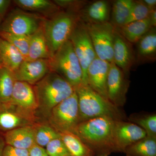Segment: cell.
Masks as SVG:
<instances>
[{
  "label": "cell",
  "mask_w": 156,
  "mask_h": 156,
  "mask_svg": "<svg viewBox=\"0 0 156 156\" xmlns=\"http://www.w3.org/2000/svg\"><path fill=\"white\" fill-rule=\"evenodd\" d=\"M77 96L80 123L99 117L125 121V112L94 91L89 85L81 84L74 88Z\"/></svg>",
  "instance_id": "2"
},
{
  "label": "cell",
  "mask_w": 156,
  "mask_h": 156,
  "mask_svg": "<svg viewBox=\"0 0 156 156\" xmlns=\"http://www.w3.org/2000/svg\"><path fill=\"white\" fill-rule=\"evenodd\" d=\"M142 1L151 11L156 10V0H143Z\"/></svg>",
  "instance_id": "37"
},
{
  "label": "cell",
  "mask_w": 156,
  "mask_h": 156,
  "mask_svg": "<svg viewBox=\"0 0 156 156\" xmlns=\"http://www.w3.org/2000/svg\"><path fill=\"white\" fill-rule=\"evenodd\" d=\"M115 120L99 117L79 123L75 134L92 151L95 156H109L115 152Z\"/></svg>",
  "instance_id": "1"
},
{
  "label": "cell",
  "mask_w": 156,
  "mask_h": 156,
  "mask_svg": "<svg viewBox=\"0 0 156 156\" xmlns=\"http://www.w3.org/2000/svg\"><path fill=\"white\" fill-rule=\"evenodd\" d=\"M135 62H152L156 58V30L152 27L136 42Z\"/></svg>",
  "instance_id": "19"
},
{
  "label": "cell",
  "mask_w": 156,
  "mask_h": 156,
  "mask_svg": "<svg viewBox=\"0 0 156 156\" xmlns=\"http://www.w3.org/2000/svg\"><path fill=\"white\" fill-rule=\"evenodd\" d=\"M25 60L21 53L13 45L0 39V62L2 65L14 72Z\"/></svg>",
  "instance_id": "21"
},
{
  "label": "cell",
  "mask_w": 156,
  "mask_h": 156,
  "mask_svg": "<svg viewBox=\"0 0 156 156\" xmlns=\"http://www.w3.org/2000/svg\"><path fill=\"white\" fill-rule=\"evenodd\" d=\"M36 115L24 111L14 105L0 103V130L7 131L36 124Z\"/></svg>",
  "instance_id": "11"
},
{
  "label": "cell",
  "mask_w": 156,
  "mask_h": 156,
  "mask_svg": "<svg viewBox=\"0 0 156 156\" xmlns=\"http://www.w3.org/2000/svg\"><path fill=\"white\" fill-rule=\"evenodd\" d=\"M42 26L38 30L29 36V46L27 60L48 59L51 58V55L47 45Z\"/></svg>",
  "instance_id": "20"
},
{
  "label": "cell",
  "mask_w": 156,
  "mask_h": 156,
  "mask_svg": "<svg viewBox=\"0 0 156 156\" xmlns=\"http://www.w3.org/2000/svg\"><path fill=\"white\" fill-rule=\"evenodd\" d=\"M111 6L105 0L95 1L87 4L78 14L79 19L85 23H98L109 22Z\"/></svg>",
  "instance_id": "17"
},
{
  "label": "cell",
  "mask_w": 156,
  "mask_h": 156,
  "mask_svg": "<svg viewBox=\"0 0 156 156\" xmlns=\"http://www.w3.org/2000/svg\"><path fill=\"white\" fill-rule=\"evenodd\" d=\"M127 77L113 62L110 63L107 81L108 99L119 108L124 106L127 100L126 95L130 83Z\"/></svg>",
  "instance_id": "10"
},
{
  "label": "cell",
  "mask_w": 156,
  "mask_h": 156,
  "mask_svg": "<svg viewBox=\"0 0 156 156\" xmlns=\"http://www.w3.org/2000/svg\"><path fill=\"white\" fill-rule=\"evenodd\" d=\"M38 108L48 117L53 108L71 96L75 92L73 87L64 78L50 72L33 85Z\"/></svg>",
  "instance_id": "3"
},
{
  "label": "cell",
  "mask_w": 156,
  "mask_h": 156,
  "mask_svg": "<svg viewBox=\"0 0 156 156\" xmlns=\"http://www.w3.org/2000/svg\"><path fill=\"white\" fill-rule=\"evenodd\" d=\"M45 149L49 156H71L60 138L50 141Z\"/></svg>",
  "instance_id": "32"
},
{
  "label": "cell",
  "mask_w": 156,
  "mask_h": 156,
  "mask_svg": "<svg viewBox=\"0 0 156 156\" xmlns=\"http://www.w3.org/2000/svg\"><path fill=\"white\" fill-rule=\"evenodd\" d=\"M35 125L20 127L6 132L5 139L7 145L29 150L36 144Z\"/></svg>",
  "instance_id": "18"
},
{
  "label": "cell",
  "mask_w": 156,
  "mask_h": 156,
  "mask_svg": "<svg viewBox=\"0 0 156 156\" xmlns=\"http://www.w3.org/2000/svg\"><path fill=\"white\" fill-rule=\"evenodd\" d=\"M85 24L97 57L109 63L113 62L114 26L109 21Z\"/></svg>",
  "instance_id": "8"
},
{
  "label": "cell",
  "mask_w": 156,
  "mask_h": 156,
  "mask_svg": "<svg viewBox=\"0 0 156 156\" xmlns=\"http://www.w3.org/2000/svg\"><path fill=\"white\" fill-rule=\"evenodd\" d=\"M147 136L142 128L134 123L122 120L115 121L114 139L115 153H125L129 146Z\"/></svg>",
  "instance_id": "12"
},
{
  "label": "cell",
  "mask_w": 156,
  "mask_h": 156,
  "mask_svg": "<svg viewBox=\"0 0 156 156\" xmlns=\"http://www.w3.org/2000/svg\"><path fill=\"white\" fill-rule=\"evenodd\" d=\"M48 60L50 71L64 78L74 88L82 83V67L70 40L61 46Z\"/></svg>",
  "instance_id": "5"
},
{
  "label": "cell",
  "mask_w": 156,
  "mask_h": 156,
  "mask_svg": "<svg viewBox=\"0 0 156 156\" xmlns=\"http://www.w3.org/2000/svg\"><path fill=\"white\" fill-rule=\"evenodd\" d=\"M15 81L14 73L0 65V103L10 102Z\"/></svg>",
  "instance_id": "27"
},
{
  "label": "cell",
  "mask_w": 156,
  "mask_h": 156,
  "mask_svg": "<svg viewBox=\"0 0 156 156\" xmlns=\"http://www.w3.org/2000/svg\"><path fill=\"white\" fill-rule=\"evenodd\" d=\"M45 18L20 9L13 10L0 25V32L30 36L38 30Z\"/></svg>",
  "instance_id": "7"
},
{
  "label": "cell",
  "mask_w": 156,
  "mask_h": 156,
  "mask_svg": "<svg viewBox=\"0 0 156 156\" xmlns=\"http://www.w3.org/2000/svg\"><path fill=\"white\" fill-rule=\"evenodd\" d=\"M126 156H156V138L146 136L129 146Z\"/></svg>",
  "instance_id": "26"
},
{
  "label": "cell",
  "mask_w": 156,
  "mask_h": 156,
  "mask_svg": "<svg viewBox=\"0 0 156 156\" xmlns=\"http://www.w3.org/2000/svg\"><path fill=\"white\" fill-rule=\"evenodd\" d=\"M71 42L83 71L82 83L88 85L87 70L92 61L97 57L86 25L79 19L71 35Z\"/></svg>",
  "instance_id": "9"
},
{
  "label": "cell",
  "mask_w": 156,
  "mask_h": 156,
  "mask_svg": "<svg viewBox=\"0 0 156 156\" xmlns=\"http://www.w3.org/2000/svg\"><path fill=\"white\" fill-rule=\"evenodd\" d=\"M152 27H153L152 26L150 20L148 17L145 19L133 21L121 27L115 28L131 44L136 43Z\"/></svg>",
  "instance_id": "22"
},
{
  "label": "cell",
  "mask_w": 156,
  "mask_h": 156,
  "mask_svg": "<svg viewBox=\"0 0 156 156\" xmlns=\"http://www.w3.org/2000/svg\"><path fill=\"white\" fill-rule=\"evenodd\" d=\"M2 156H29V152L28 150L7 145L3 149Z\"/></svg>",
  "instance_id": "34"
},
{
  "label": "cell",
  "mask_w": 156,
  "mask_h": 156,
  "mask_svg": "<svg viewBox=\"0 0 156 156\" xmlns=\"http://www.w3.org/2000/svg\"><path fill=\"white\" fill-rule=\"evenodd\" d=\"M11 2L10 0H0V19L2 20L6 15Z\"/></svg>",
  "instance_id": "36"
},
{
  "label": "cell",
  "mask_w": 156,
  "mask_h": 156,
  "mask_svg": "<svg viewBox=\"0 0 156 156\" xmlns=\"http://www.w3.org/2000/svg\"><path fill=\"white\" fill-rule=\"evenodd\" d=\"M59 134L60 139L65 144L71 156H95L76 134L71 132H64Z\"/></svg>",
  "instance_id": "24"
},
{
  "label": "cell",
  "mask_w": 156,
  "mask_h": 156,
  "mask_svg": "<svg viewBox=\"0 0 156 156\" xmlns=\"http://www.w3.org/2000/svg\"><path fill=\"white\" fill-rule=\"evenodd\" d=\"M9 102L24 111L34 115H36L38 108L33 86L21 81H15Z\"/></svg>",
  "instance_id": "15"
},
{
  "label": "cell",
  "mask_w": 156,
  "mask_h": 156,
  "mask_svg": "<svg viewBox=\"0 0 156 156\" xmlns=\"http://www.w3.org/2000/svg\"><path fill=\"white\" fill-rule=\"evenodd\" d=\"M128 121L142 128L147 136L156 138L155 113H134L130 115Z\"/></svg>",
  "instance_id": "28"
},
{
  "label": "cell",
  "mask_w": 156,
  "mask_h": 156,
  "mask_svg": "<svg viewBox=\"0 0 156 156\" xmlns=\"http://www.w3.org/2000/svg\"><path fill=\"white\" fill-rule=\"evenodd\" d=\"M134 2L133 0H116L113 2L110 22L114 27H119L125 25Z\"/></svg>",
  "instance_id": "25"
},
{
  "label": "cell",
  "mask_w": 156,
  "mask_h": 156,
  "mask_svg": "<svg viewBox=\"0 0 156 156\" xmlns=\"http://www.w3.org/2000/svg\"><path fill=\"white\" fill-rule=\"evenodd\" d=\"M4 147H3L2 144L0 142V156H2L3 151Z\"/></svg>",
  "instance_id": "39"
},
{
  "label": "cell",
  "mask_w": 156,
  "mask_h": 156,
  "mask_svg": "<svg viewBox=\"0 0 156 156\" xmlns=\"http://www.w3.org/2000/svg\"><path fill=\"white\" fill-rule=\"evenodd\" d=\"M48 59L24 60L14 72L16 81L35 85L50 72Z\"/></svg>",
  "instance_id": "13"
},
{
  "label": "cell",
  "mask_w": 156,
  "mask_h": 156,
  "mask_svg": "<svg viewBox=\"0 0 156 156\" xmlns=\"http://www.w3.org/2000/svg\"><path fill=\"white\" fill-rule=\"evenodd\" d=\"M149 19L150 20L152 26L153 27H156V10L151 11L150 14L149 15Z\"/></svg>",
  "instance_id": "38"
},
{
  "label": "cell",
  "mask_w": 156,
  "mask_h": 156,
  "mask_svg": "<svg viewBox=\"0 0 156 156\" xmlns=\"http://www.w3.org/2000/svg\"><path fill=\"white\" fill-rule=\"evenodd\" d=\"M2 20L0 19V25H1V22H2ZM0 39H1V37H0ZM0 65H1V62H0Z\"/></svg>",
  "instance_id": "40"
},
{
  "label": "cell",
  "mask_w": 156,
  "mask_h": 156,
  "mask_svg": "<svg viewBox=\"0 0 156 156\" xmlns=\"http://www.w3.org/2000/svg\"><path fill=\"white\" fill-rule=\"evenodd\" d=\"M29 156H49L45 148L36 145H34L29 150Z\"/></svg>",
  "instance_id": "35"
},
{
  "label": "cell",
  "mask_w": 156,
  "mask_h": 156,
  "mask_svg": "<svg viewBox=\"0 0 156 156\" xmlns=\"http://www.w3.org/2000/svg\"><path fill=\"white\" fill-rule=\"evenodd\" d=\"M53 2L59 8L66 9V11L78 15L81 9L87 4L85 1L74 0H56Z\"/></svg>",
  "instance_id": "33"
},
{
  "label": "cell",
  "mask_w": 156,
  "mask_h": 156,
  "mask_svg": "<svg viewBox=\"0 0 156 156\" xmlns=\"http://www.w3.org/2000/svg\"><path fill=\"white\" fill-rule=\"evenodd\" d=\"M0 37L13 45L21 53L24 59H27L30 43L29 36L0 32Z\"/></svg>",
  "instance_id": "30"
},
{
  "label": "cell",
  "mask_w": 156,
  "mask_h": 156,
  "mask_svg": "<svg viewBox=\"0 0 156 156\" xmlns=\"http://www.w3.org/2000/svg\"><path fill=\"white\" fill-rule=\"evenodd\" d=\"M79 20L77 14L66 11H59L45 18L42 27L51 57L69 40Z\"/></svg>",
  "instance_id": "4"
},
{
  "label": "cell",
  "mask_w": 156,
  "mask_h": 156,
  "mask_svg": "<svg viewBox=\"0 0 156 156\" xmlns=\"http://www.w3.org/2000/svg\"><path fill=\"white\" fill-rule=\"evenodd\" d=\"M14 2L21 10L37 12L49 17L60 11V8L54 2L48 0H15Z\"/></svg>",
  "instance_id": "23"
},
{
  "label": "cell",
  "mask_w": 156,
  "mask_h": 156,
  "mask_svg": "<svg viewBox=\"0 0 156 156\" xmlns=\"http://www.w3.org/2000/svg\"><path fill=\"white\" fill-rule=\"evenodd\" d=\"M151 11L142 1H134L129 17L125 24L147 18Z\"/></svg>",
  "instance_id": "31"
},
{
  "label": "cell",
  "mask_w": 156,
  "mask_h": 156,
  "mask_svg": "<svg viewBox=\"0 0 156 156\" xmlns=\"http://www.w3.org/2000/svg\"><path fill=\"white\" fill-rule=\"evenodd\" d=\"M60 138V134L49 124H36L35 126V141L36 145L45 147L55 139Z\"/></svg>",
  "instance_id": "29"
},
{
  "label": "cell",
  "mask_w": 156,
  "mask_h": 156,
  "mask_svg": "<svg viewBox=\"0 0 156 156\" xmlns=\"http://www.w3.org/2000/svg\"><path fill=\"white\" fill-rule=\"evenodd\" d=\"M135 62V54L131 43L115 28L113 62L127 76Z\"/></svg>",
  "instance_id": "14"
},
{
  "label": "cell",
  "mask_w": 156,
  "mask_h": 156,
  "mask_svg": "<svg viewBox=\"0 0 156 156\" xmlns=\"http://www.w3.org/2000/svg\"><path fill=\"white\" fill-rule=\"evenodd\" d=\"M110 63L96 57L89 65L87 70L88 85L107 100V81Z\"/></svg>",
  "instance_id": "16"
},
{
  "label": "cell",
  "mask_w": 156,
  "mask_h": 156,
  "mask_svg": "<svg viewBox=\"0 0 156 156\" xmlns=\"http://www.w3.org/2000/svg\"><path fill=\"white\" fill-rule=\"evenodd\" d=\"M48 118L49 125L58 133L75 134L80 123L78 98L75 91L53 108Z\"/></svg>",
  "instance_id": "6"
}]
</instances>
